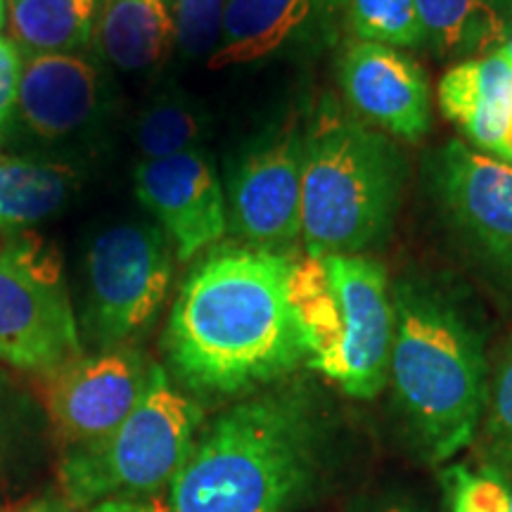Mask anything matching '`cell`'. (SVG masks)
Masks as SVG:
<instances>
[{
    "label": "cell",
    "mask_w": 512,
    "mask_h": 512,
    "mask_svg": "<svg viewBox=\"0 0 512 512\" xmlns=\"http://www.w3.org/2000/svg\"><path fill=\"white\" fill-rule=\"evenodd\" d=\"M292 266L280 249L221 247L192 268L166 328V354L192 392L247 394L306 361Z\"/></svg>",
    "instance_id": "6da1fadb"
},
{
    "label": "cell",
    "mask_w": 512,
    "mask_h": 512,
    "mask_svg": "<svg viewBox=\"0 0 512 512\" xmlns=\"http://www.w3.org/2000/svg\"><path fill=\"white\" fill-rule=\"evenodd\" d=\"M320 437L302 389L238 403L195 439L164 494L140 512H290L320 472Z\"/></svg>",
    "instance_id": "7a4b0ae2"
},
{
    "label": "cell",
    "mask_w": 512,
    "mask_h": 512,
    "mask_svg": "<svg viewBox=\"0 0 512 512\" xmlns=\"http://www.w3.org/2000/svg\"><path fill=\"white\" fill-rule=\"evenodd\" d=\"M389 380L422 456L439 465L475 439L489 382L470 323L418 287H396Z\"/></svg>",
    "instance_id": "3957f363"
},
{
    "label": "cell",
    "mask_w": 512,
    "mask_h": 512,
    "mask_svg": "<svg viewBox=\"0 0 512 512\" xmlns=\"http://www.w3.org/2000/svg\"><path fill=\"white\" fill-rule=\"evenodd\" d=\"M290 297L309 366L354 399L380 394L394 342L384 268L358 254H306L294 259Z\"/></svg>",
    "instance_id": "277c9868"
},
{
    "label": "cell",
    "mask_w": 512,
    "mask_h": 512,
    "mask_svg": "<svg viewBox=\"0 0 512 512\" xmlns=\"http://www.w3.org/2000/svg\"><path fill=\"white\" fill-rule=\"evenodd\" d=\"M403 162L384 133L323 117L304 140L302 238L309 254H358L392 226Z\"/></svg>",
    "instance_id": "5b68a950"
},
{
    "label": "cell",
    "mask_w": 512,
    "mask_h": 512,
    "mask_svg": "<svg viewBox=\"0 0 512 512\" xmlns=\"http://www.w3.org/2000/svg\"><path fill=\"white\" fill-rule=\"evenodd\" d=\"M202 408L178 392L162 366L117 430L76 446L60 465L62 498L74 508L105 501H147L164 494L188 458Z\"/></svg>",
    "instance_id": "8992f818"
},
{
    "label": "cell",
    "mask_w": 512,
    "mask_h": 512,
    "mask_svg": "<svg viewBox=\"0 0 512 512\" xmlns=\"http://www.w3.org/2000/svg\"><path fill=\"white\" fill-rule=\"evenodd\" d=\"M81 356L62 259L43 238L0 247V361L50 375Z\"/></svg>",
    "instance_id": "52a82bcc"
},
{
    "label": "cell",
    "mask_w": 512,
    "mask_h": 512,
    "mask_svg": "<svg viewBox=\"0 0 512 512\" xmlns=\"http://www.w3.org/2000/svg\"><path fill=\"white\" fill-rule=\"evenodd\" d=\"M88 330L100 347H124L166 302L171 254L155 226L121 223L88 249Z\"/></svg>",
    "instance_id": "ba28073f"
},
{
    "label": "cell",
    "mask_w": 512,
    "mask_h": 512,
    "mask_svg": "<svg viewBox=\"0 0 512 512\" xmlns=\"http://www.w3.org/2000/svg\"><path fill=\"white\" fill-rule=\"evenodd\" d=\"M152 363L131 347L79 356L46 375V408L69 446L93 444L117 430L150 382Z\"/></svg>",
    "instance_id": "9c48e42d"
},
{
    "label": "cell",
    "mask_w": 512,
    "mask_h": 512,
    "mask_svg": "<svg viewBox=\"0 0 512 512\" xmlns=\"http://www.w3.org/2000/svg\"><path fill=\"white\" fill-rule=\"evenodd\" d=\"M136 195L162 223L181 261L226 235L228 209L214 164L200 150L164 159H145L136 169Z\"/></svg>",
    "instance_id": "30bf717a"
},
{
    "label": "cell",
    "mask_w": 512,
    "mask_h": 512,
    "mask_svg": "<svg viewBox=\"0 0 512 512\" xmlns=\"http://www.w3.org/2000/svg\"><path fill=\"white\" fill-rule=\"evenodd\" d=\"M437 188L460 233L512 278V164L451 140L439 155Z\"/></svg>",
    "instance_id": "8fae6325"
},
{
    "label": "cell",
    "mask_w": 512,
    "mask_h": 512,
    "mask_svg": "<svg viewBox=\"0 0 512 512\" xmlns=\"http://www.w3.org/2000/svg\"><path fill=\"white\" fill-rule=\"evenodd\" d=\"M304 140L287 131L238 166L230 181V226L254 247L278 249L302 235Z\"/></svg>",
    "instance_id": "7c38bea8"
},
{
    "label": "cell",
    "mask_w": 512,
    "mask_h": 512,
    "mask_svg": "<svg viewBox=\"0 0 512 512\" xmlns=\"http://www.w3.org/2000/svg\"><path fill=\"white\" fill-rule=\"evenodd\" d=\"M342 88L354 110L396 138L418 140L432 117L425 72L401 50L358 41L342 57Z\"/></svg>",
    "instance_id": "4fadbf2b"
},
{
    "label": "cell",
    "mask_w": 512,
    "mask_h": 512,
    "mask_svg": "<svg viewBox=\"0 0 512 512\" xmlns=\"http://www.w3.org/2000/svg\"><path fill=\"white\" fill-rule=\"evenodd\" d=\"M100 105V74L74 53L31 55L17 107L36 136L62 138L88 124Z\"/></svg>",
    "instance_id": "5bb4252c"
},
{
    "label": "cell",
    "mask_w": 512,
    "mask_h": 512,
    "mask_svg": "<svg viewBox=\"0 0 512 512\" xmlns=\"http://www.w3.org/2000/svg\"><path fill=\"white\" fill-rule=\"evenodd\" d=\"M439 107L477 150L501 159L512 133V64L501 53L458 62L439 81Z\"/></svg>",
    "instance_id": "9a60e30c"
},
{
    "label": "cell",
    "mask_w": 512,
    "mask_h": 512,
    "mask_svg": "<svg viewBox=\"0 0 512 512\" xmlns=\"http://www.w3.org/2000/svg\"><path fill=\"white\" fill-rule=\"evenodd\" d=\"M349 0H228L211 69L264 60L318 31Z\"/></svg>",
    "instance_id": "2e32d148"
},
{
    "label": "cell",
    "mask_w": 512,
    "mask_h": 512,
    "mask_svg": "<svg viewBox=\"0 0 512 512\" xmlns=\"http://www.w3.org/2000/svg\"><path fill=\"white\" fill-rule=\"evenodd\" d=\"M425 43L441 57L494 55L512 36V0H418Z\"/></svg>",
    "instance_id": "e0dca14e"
},
{
    "label": "cell",
    "mask_w": 512,
    "mask_h": 512,
    "mask_svg": "<svg viewBox=\"0 0 512 512\" xmlns=\"http://www.w3.org/2000/svg\"><path fill=\"white\" fill-rule=\"evenodd\" d=\"M98 38L107 60L124 72L157 67L176 43V3L105 0Z\"/></svg>",
    "instance_id": "ac0fdd59"
},
{
    "label": "cell",
    "mask_w": 512,
    "mask_h": 512,
    "mask_svg": "<svg viewBox=\"0 0 512 512\" xmlns=\"http://www.w3.org/2000/svg\"><path fill=\"white\" fill-rule=\"evenodd\" d=\"M105 0H10L12 41L34 55L74 53L98 34Z\"/></svg>",
    "instance_id": "d6986e66"
},
{
    "label": "cell",
    "mask_w": 512,
    "mask_h": 512,
    "mask_svg": "<svg viewBox=\"0 0 512 512\" xmlns=\"http://www.w3.org/2000/svg\"><path fill=\"white\" fill-rule=\"evenodd\" d=\"M74 188L72 166L34 157H0V233L57 214Z\"/></svg>",
    "instance_id": "ffe728a7"
},
{
    "label": "cell",
    "mask_w": 512,
    "mask_h": 512,
    "mask_svg": "<svg viewBox=\"0 0 512 512\" xmlns=\"http://www.w3.org/2000/svg\"><path fill=\"white\" fill-rule=\"evenodd\" d=\"M349 22L361 41L392 48H418L425 43L418 0H349Z\"/></svg>",
    "instance_id": "44dd1931"
},
{
    "label": "cell",
    "mask_w": 512,
    "mask_h": 512,
    "mask_svg": "<svg viewBox=\"0 0 512 512\" xmlns=\"http://www.w3.org/2000/svg\"><path fill=\"white\" fill-rule=\"evenodd\" d=\"M202 121L188 102L162 98L152 102L138 121V145L145 159H164L195 150Z\"/></svg>",
    "instance_id": "7402d4cb"
},
{
    "label": "cell",
    "mask_w": 512,
    "mask_h": 512,
    "mask_svg": "<svg viewBox=\"0 0 512 512\" xmlns=\"http://www.w3.org/2000/svg\"><path fill=\"white\" fill-rule=\"evenodd\" d=\"M444 482L448 512H512L510 484L494 467L472 470L453 465L446 470Z\"/></svg>",
    "instance_id": "603a6c76"
},
{
    "label": "cell",
    "mask_w": 512,
    "mask_h": 512,
    "mask_svg": "<svg viewBox=\"0 0 512 512\" xmlns=\"http://www.w3.org/2000/svg\"><path fill=\"white\" fill-rule=\"evenodd\" d=\"M228 0H176V46L185 57L214 55Z\"/></svg>",
    "instance_id": "cb8c5ba5"
},
{
    "label": "cell",
    "mask_w": 512,
    "mask_h": 512,
    "mask_svg": "<svg viewBox=\"0 0 512 512\" xmlns=\"http://www.w3.org/2000/svg\"><path fill=\"white\" fill-rule=\"evenodd\" d=\"M486 434L501 456L512 458V344L498 363L486 396Z\"/></svg>",
    "instance_id": "d4e9b609"
},
{
    "label": "cell",
    "mask_w": 512,
    "mask_h": 512,
    "mask_svg": "<svg viewBox=\"0 0 512 512\" xmlns=\"http://www.w3.org/2000/svg\"><path fill=\"white\" fill-rule=\"evenodd\" d=\"M22 72V48L12 38L0 36V128L8 124L12 112H15Z\"/></svg>",
    "instance_id": "484cf974"
},
{
    "label": "cell",
    "mask_w": 512,
    "mask_h": 512,
    "mask_svg": "<svg viewBox=\"0 0 512 512\" xmlns=\"http://www.w3.org/2000/svg\"><path fill=\"white\" fill-rule=\"evenodd\" d=\"M17 512H140V501H105L91 508H74L64 498H43Z\"/></svg>",
    "instance_id": "4316f807"
},
{
    "label": "cell",
    "mask_w": 512,
    "mask_h": 512,
    "mask_svg": "<svg viewBox=\"0 0 512 512\" xmlns=\"http://www.w3.org/2000/svg\"><path fill=\"white\" fill-rule=\"evenodd\" d=\"M5 463H8V444H5V434L0 430V482L5 477Z\"/></svg>",
    "instance_id": "83f0119b"
},
{
    "label": "cell",
    "mask_w": 512,
    "mask_h": 512,
    "mask_svg": "<svg viewBox=\"0 0 512 512\" xmlns=\"http://www.w3.org/2000/svg\"><path fill=\"white\" fill-rule=\"evenodd\" d=\"M8 8H10L8 0H0V31H3L5 24H8Z\"/></svg>",
    "instance_id": "f1b7e54d"
},
{
    "label": "cell",
    "mask_w": 512,
    "mask_h": 512,
    "mask_svg": "<svg viewBox=\"0 0 512 512\" xmlns=\"http://www.w3.org/2000/svg\"><path fill=\"white\" fill-rule=\"evenodd\" d=\"M382 512H420V510L411 508L408 503H394V505H389V508H384Z\"/></svg>",
    "instance_id": "f546056e"
},
{
    "label": "cell",
    "mask_w": 512,
    "mask_h": 512,
    "mask_svg": "<svg viewBox=\"0 0 512 512\" xmlns=\"http://www.w3.org/2000/svg\"><path fill=\"white\" fill-rule=\"evenodd\" d=\"M498 53H501V55L505 57V60H508V62L512 64V36L508 38V43H505V46H503L501 50H498Z\"/></svg>",
    "instance_id": "4dcf8cb0"
},
{
    "label": "cell",
    "mask_w": 512,
    "mask_h": 512,
    "mask_svg": "<svg viewBox=\"0 0 512 512\" xmlns=\"http://www.w3.org/2000/svg\"><path fill=\"white\" fill-rule=\"evenodd\" d=\"M503 162H508V164H512V133H510V138H508V145H505V152H503Z\"/></svg>",
    "instance_id": "1f68e13d"
},
{
    "label": "cell",
    "mask_w": 512,
    "mask_h": 512,
    "mask_svg": "<svg viewBox=\"0 0 512 512\" xmlns=\"http://www.w3.org/2000/svg\"><path fill=\"white\" fill-rule=\"evenodd\" d=\"M510 501H512V484H510Z\"/></svg>",
    "instance_id": "d6a6232c"
}]
</instances>
